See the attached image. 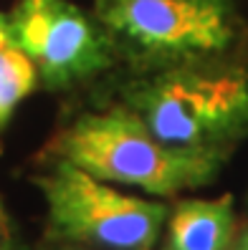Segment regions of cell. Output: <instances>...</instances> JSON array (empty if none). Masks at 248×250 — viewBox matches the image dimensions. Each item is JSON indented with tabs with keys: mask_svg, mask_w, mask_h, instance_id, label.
<instances>
[{
	"mask_svg": "<svg viewBox=\"0 0 248 250\" xmlns=\"http://www.w3.org/2000/svg\"><path fill=\"white\" fill-rule=\"evenodd\" d=\"M48 208V238L99 250H155L170 208L124 195L68 159L53 157L33 177Z\"/></svg>",
	"mask_w": 248,
	"mask_h": 250,
	"instance_id": "4",
	"label": "cell"
},
{
	"mask_svg": "<svg viewBox=\"0 0 248 250\" xmlns=\"http://www.w3.org/2000/svg\"><path fill=\"white\" fill-rule=\"evenodd\" d=\"M241 245H243V248H248V230H246V235H243V240H241Z\"/></svg>",
	"mask_w": 248,
	"mask_h": 250,
	"instance_id": "11",
	"label": "cell"
},
{
	"mask_svg": "<svg viewBox=\"0 0 248 250\" xmlns=\"http://www.w3.org/2000/svg\"><path fill=\"white\" fill-rule=\"evenodd\" d=\"M233 238V195L215 200H180L167 220L165 250H228Z\"/></svg>",
	"mask_w": 248,
	"mask_h": 250,
	"instance_id": "6",
	"label": "cell"
},
{
	"mask_svg": "<svg viewBox=\"0 0 248 250\" xmlns=\"http://www.w3.org/2000/svg\"><path fill=\"white\" fill-rule=\"evenodd\" d=\"M48 250H99V248H89V245H79V243H64L61 248H48Z\"/></svg>",
	"mask_w": 248,
	"mask_h": 250,
	"instance_id": "10",
	"label": "cell"
},
{
	"mask_svg": "<svg viewBox=\"0 0 248 250\" xmlns=\"http://www.w3.org/2000/svg\"><path fill=\"white\" fill-rule=\"evenodd\" d=\"M238 250H248V248H243V245H241V248H238Z\"/></svg>",
	"mask_w": 248,
	"mask_h": 250,
	"instance_id": "12",
	"label": "cell"
},
{
	"mask_svg": "<svg viewBox=\"0 0 248 250\" xmlns=\"http://www.w3.org/2000/svg\"><path fill=\"white\" fill-rule=\"evenodd\" d=\"M3 43H13V41H10V21L5 13H0V46Z\"/></svg>",
	"mask_w": 248,
	"mask_h": 250,
	"instance_id": "9",
	"label": "cell"
},
{
	"mask_svg": "<svg viewBox=\"0 0 248 250\" xmlns=\"http://www.w3.org/2000/svg\"><path fill=\"white\" fill-rule=\"evenodd\" d=\"M94 18L116 51L155 68L225 56L241 36L233 0H94Z\"/></svg>",
	"mask_w": 248,
	"mask_h": 250,
	"instance_id": "3",
	"label": "cell"
},
{
	"mask_svg": "<svg viewBox=\"0 0 248 250\" xmlns=\"http://www.w3.org/2000/svg\"><path fill=\"white\" fill-rule=\"evenodd\" d=\"M36 66L16 43L0 46V126H3L16 106L33 91Z\"/></svg>",
	"mask_w": 248,
	"mask_h": 250,
	"instance_id": "7",
	"label": "cell"
},
{
	"mask_svg": "<svg viewBox=\"0 0 248 250\" xmlns=\"http://www.w3.org/2000/svg\"><path fill=\"white\" fill-rule=\"evenodd\" d=\"M122 104L180 149H223L248 137V63L223 56L172 63L122 86Z\"/></svg>",
	"mask_w": 248,
	"mask_h": 250,
	"instance_id": "1",
	"label": "cell"
},
{
	"mask_svg": "<svg viewBox=\"0 0 248 250\" xmlns=\"http://www.w3.org/2000/svg\"><path fill=\"white\" fill-rule=\"evenodd\" d=\"M46 152L101 182L139 187L157 197L205 187L228 157L223 149H180L159 142L127 104L76 116L51 139Z\"/></svg>",
	"mask_w": 248,
	"mask_h": 250,
	"instance_id": "2",
	"label": "cell"
},
{
	"mask_svg": "<svg viewBox=\"0 0 248 250\" xmlns=\"http://www.w3.org/2000/svg\"><path fill=\"white\" fill-rule=\"evenodd\" d=\"M10 41L31 58L48 89H66L114 63V41L68 0H18L8 16Z\"/></svg>",
	"mask_w": 248,
	"mask_h": 250,
	"instance_id": "5",
	"label": "cell"
},
{
	"mask_svg": "<svg viewBox=\"0 0 248 250\" xmlns=\"http://www.w3.org/2000/svg\"><path fill=\"white\" fill-rule=\"evenodd\" d=\"M0 250H18L16 232H13V223L5 212V205L0 200Z\"/></svg>",
	"mask_w": 248,
	"mask_h": 250,
	"instance_id": "8",
	"label": "cell"
}]
</instances>
